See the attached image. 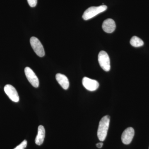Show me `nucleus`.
Segmentation results:
<instances>
[{
  "mask_svg": "<svg viewBox=\"0 0 149 149\" xmlns=\"http://www.w3.org/2000/svg\"><path fill=\"white\" fill-rule=\"evenodd\" d=\"M110 116L107 115L102 118L99 123L97 137L100 141H104L106 138L109 128Z\"/></svg>",
  "mask_w": 149,
  "mask_h": 149,
  "instance_id": "obj_1",
  "label": "nucleus"
},
{
  "mask_svg": "<svg viewBox=\"0 0 149 149\" xmlns=\"http://www.w3.org/2000/svg\"><path fill=\"white\" fill-rule=\"evenodd\" d=\"M107 8V7L105 5L91 7L85 11L83 15V18L85 20L91 19L99 14L105 11Z\"/></svg>",
  "mask_w": 149,
  "mask_h": 149,
  "instance_id": "obj_2",
  "label": "nucleus"
},
{
  "mask_svg": "<svg viewBox=\"0 0 149 149\" xmlns=\"http://www.w3.org/2000/svg\"><path fill=\"white\" fill-rule=\"evenodd\" d=\"M98 61L102 69L107 72L109 71L111 68L110 61L109 56L106 52L102 51L99 53Z\"/></svg>",
  "mask_w": 149,
  "mask_h": 149,
  "instance_id": "obj_3",
  "label": "nucleus"
},
{
  "mask_svg": "<svg viewBox=\"0 0 149 149\" xmlns=\"http://www.w3.org/2000/svg\"><path fill=\"white\" fill-rule=\"evenodd\" d=\"M30 45L35 53L39 56H44L45 55V52L42 43L36 37H33L30 38Z\"/></svg>",
  "mask_w": 149,
  "mask_h": 149,
  "instance_id": "obj_4",
  "label": "nucleus"
},
{
  "mask_svg": "<svg viewBox=\"0 0 149 149\" xmlns=\"http://www.w3.org/2000/svg\"><path fill=\"white\" fill-rule=\"evenodd\" d=\"M24 73L30 84L35 88H38L39 86V79L34 71L30 68L27 67L24 69Z\"/></svg>",
  "mask_w": 149,
  "mask_h": 149,
  "instance_id": "obj_5",
  "label": "nucleus"
},
{
  "mask_svg": "<svg viewBox=\"0 0 149 149\" xmlns=\"http://www.w3.org/2000/svg\"><path fill=\"white\" fill-rule=\"evenodd\" d=\"M5 92L8 97L12 101L17 102L19 101V97L18 93L15 88L13 86L10 85H7L5 86Z\"/></svg>",
  "mask_w": 149,
  "mask_h": 149,
  "instance_id": "obj_6",
  "label": "nucleus"
},
{
  "mask_svg": "<svg viewBox=\"0 0 149 149\" xmlns=\"http://www.w3.org/2000/svg\"><path fill=\"white\" fill-rule=\"evenodd\" d=\"M82 83L85 89L90 91H95L99 87V83L97 80L87 77H83Z\"/></svg>",
  "mask_w": 149,
  "mask_h": 149,
  "instance_id": "obj_7",
  "label": "nucleus"
},
{
  "mask_svg": "<svg viewBox=\"0 0 149 149\" xmlns=\"http://www.w3.org/2000/svg\"><path fill=\"white\" fill-rule=\"evenodd\" d=\"M135 134L134 129L132 127H129L125 129L121 135V141L125 145L130 144L133 140Z\"/></svg>",
  "mask_w": 149,
  "mask_h": 149,
  "instance_id": "obj_8",
  "label": "nucleus"
},
{
  "mask_svg": "<svg viewBox=\"0 0 149 149\" xmlns=\"http://www.w3.org/2000/svg\"><path fill=\"white\" fill-rule=\"evenodd\" d=\"M116 25L115 22L112 19H107L104 21L102 27L105 32L108 33H111L114 32Z\"/></svg>",
  "mask_w": 149,
  "mask_h": 149,
  "instance_id": "obj_9",
  "label": "nucleus"
},
{
  "mask_svg": "<svg viewBox=\"0 0 149 149\" xmlns=\"http://www.w3.org/2000/svg\"><path fill=\"white\" fill-rule=\"evenodd\" d=\"M56 80L64 90H67L69 87V82L68 78L64 74L58 73L56 75Z\"/></svg>",
  "mask_w": 149,
  "mask_h": 149,
  "instance_id": "obj_10",
  "label": "nucleus"
},
{
  "mask_svg": "<svg viewBox=\"0 0 149 149\" xmlns=\"http://www.w3.org/2000/svg\"><path fill=\"white\" fill-rule=\"evenodd\" d=\"M45 136V130L43 125H40L38 127V133L35 140V143L38 146L42 144Z\"/></svg>",
  "mask_w": 149,
  "mask_h": 149,
  "instance_id": "obj_11",
  "label": "nucleus"
},
{
  "mask_svg": "<svg viewBox=\"0 0 149 149\" xmlns=\"http://www.w3.org/2000/svg\"><path fill=\"white\" fill-rule=\"evenodd\" d=\"M130 44L133 47H139L144 45V42L137 36H133L130 40Z\"/></svg>",
  "mask_w": 149,
  "mask_h": 149,
  "instance_id": "obj_12",
  "label": "nucleus"
},
{
  "mask_svg": "<svg viewBox=\"0 0 149 149\" xmlns=\"http://www.w3.org/2000/svg\"><path fill=\"white\" fill-rule=\"evenodd\" d=\"M27 146V141L26 140H24L22 142L14 149H24L26 148Z\"/></svg>",
  "mask_w": 149,
  "mask_h": 149,
  "instance_id": "obj_13",
  "label": "nucleus"
},
{
  "mask_svg": "<svg viewBox=\"0 0 149 149\" xmlns=\"http://www.w3.org/2000/svg\"><path fill=\"white\" fill-rule=\"evenodd\" d=\"M29 6L31 7H35L37 4V0H27Z\"/></svg>",
  "mask_w": 149,
  "mask_h": 149,
  "instance_id": "obj_14",
  "label": "nucleus"
},
{
  "mask_svg": "<svg viewBox=\"0 0 149 149\" xmlns=\"http://www.w3.org/2000/svg\"><path fill=\"white\" fill-rule=\"evenodd\" d=\"M103 146V143H99L96 144V146L97 147L99 148H101Z\"/></svg>",
  "mask_w": 149,
  "mask_h": 149,
  "instance_id": "obj_15",
  "label": "nucleus"
}]
</instances>
